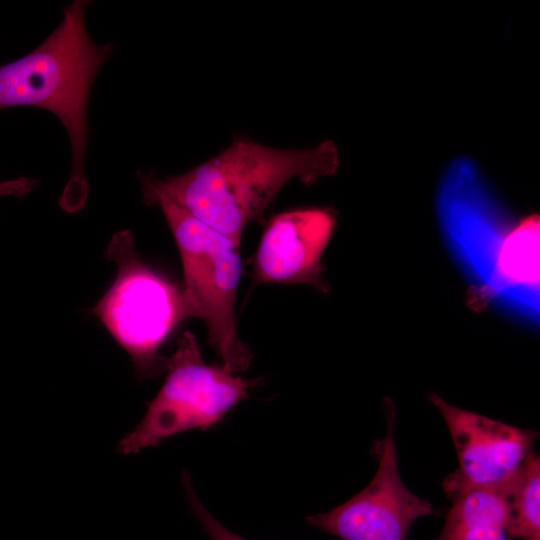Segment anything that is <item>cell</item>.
I'll return each mask as SVG.
<instances>
[{
	"mask_svg": "<svg viewBox=\"0 0 540 540\" xmlns=\"http://www.w3.org/2000/svg\"><path fill=\"white\" fill-rule=\"evenodd\" d=\"M508 486L509 483L446 494L452 505L435 540H509Z\"/></svg>",
	"mask_w": 540,
	"mask_h": 540,
	"instance_id": "30bf717a",
	"label": "cell"
},
{
	"mask_svg": "<svg viewBox=\"0 0 540 540\" xmlns=\"http://www.w3.org/2000/svg\"><path fill=\"white\" fill-rule=\"evenodd\" d=\"M144 201L160 207L177 244L184 275L182 292L187 318L202 319L208 342L232 372L252 360L239 338L235 301L242 273L240 244L209 227L139 174Z\"/></svg>",
	"mask_w": 540,
	"mask_h": 540,
	"instance_id": "3957f363",
	"label": "cell"
},
{
	"mask_svg": "<svg viewBox=\"0 0 540 540\" xmlns=\"http://www.w3.org/2000/svg\"><path fill=\"white\" fill-rule=\"evenodd\" d=\"M429 400L440 412L458 458V467L443 482L446 494L506 485L533 453L537 431L454 406L434 392Z\"/></svg>",
	"mask_w": 540,
	"mask_h": 540,
	"instance_id": "52a82bcc",
	"label": "cell"
},
{
	"mask_svg": "<svg viewBox=\"0 0 540 540\" xmlns=\"http://www.w3.org/2000/svg\"><path fill=\"white\" fill-rule=\"evenodd\" d=\"M182 482L192 513L211 540H247L227 529L207 510L193 490L186 473L183 474Z\"/></svg>",
	"mask_w": 540,
	"mask_h": 540,
	"instance_id": "7c38bea8",
	"label": "cell"
},
{
	"mask_svg": "<svg viewBox=\"0 0 540 540\" xmlns=\"http://www.w3.org/2000/svg\"><path fill=\"white\" fill-rule=\"evenodd\" d=\"M335 225L333 213L322 208L295 209L274 216L255 255V280L306 284L327 293L321 258Z\"/></svg>",
	"mask_w": 540,
	"mask_h": 540,
	"instance_id": "ba28073f",
	"label": "cell"
},
{
	"mask_svg": "<svg viewBox=\"0 0 540 540\" xmlns=\"http://www.w3.org/2000/svg\"><path fill=\"white\" fill-rule=\"evenodd\" d=\"M166 379L142 420L118 443L124 455L154 447L178 433L205 430L248 397L258 379L234 375L225 365L205 364L190 331L177 341L165 362Z\"/></svg>",
	"mask_w": 540,
	"mask_h": 540,
	"instance_id": "5b68a950",
	"label": "cell"
},
{
	"mask_svg": "<svg viewBox=\"0 0 540 540\" xmlns=\"http://www.w3.org/2000/svg\"><path fill=\"white\" fill-rule=\"evenodd\" d=\"M395 415L392 401L386 398V435L374 441L378 468L370 483L334 509L307 517L310 525L342 540H406L417 519L438 514L401 478L394 438Z\"/></svg>",
	"mask_w": 540,
	"mask_h": 540,
	"instance_id": "8992f818",
	"label": "cell"
},
{
	"mask_svg": "<svg viewBox=\"0 0 540 540\" xmlns=\"http://www.w3.org/2000/svg\"><path fill=\"white\" fill-rule=\"evenodd\" d=\"M508 537L540 540V459L534 452L508 486Z\"/></svg>",
	"mask_w": 540,
	"mask_h": 540,
	"instance_id": "8fae6325",
	"label": "cell"
},
{
	"mask_svg": "<svg viewBox=\"0 0 540 540\" xmlns=\"http://www.w3.org/2000/svg\"><path fill=\"white\" fill-rule=\"evenodd\" d=\"M37 183V179L27 177L0 182V196L22 197L30 192Z\"/></svg>",
	"mask_w": 540,
	"mask_h": 540,
	"instance_id": "4fadbf2b",
	"label": "cell"
},
{
	"mask_svg": "<svg viewBox=\"0 0 540 540\" xmlns=\"http://www.w3.org/2000/svg\"><path fill=\"white\" fill-rule=\"evenodd\" d=\"M89 3L77 0L65 7L58 27L36 49L0 66V110L15 106L45 109L67 130L72 171L59 203L68 212L80 210L87 197L88 97L100 66L113 49L111 44H95L88 36L84 15Z\"/></svg>",
	"mask_w": 540,
	"mask_h": 540,
	"instance_id": "7a4b0ae2",
	"label": "cell"
},
{
	"mask_svg": "<svg viewBox=\"0 0 540 540\" xmlns=\"http://www.w3.org/2000/svg\"><path fill=\"white\" fill-rule=\"evenodd\" d=\"M338 167L330 141L307 149H278L236 138L191 170L147 180L194 217L240 244L245 226L260 221L291 179L309 185Z\"/></svg>",
	"mask_w": 540,
	"mask_h": 540,
	"instance_id": "6da1fadb",
	"label": "cell"
},
{
	"mask_svg": "<svg viewBox=\"0 0 540 540\" xmlns=\"http://www.w3.org/2000/svg\"><path fill=\"white\" fill-rule=\"evenodd\" d=\"M106 256L117 265V276L92 313L129 354L135 375L153 377L165 370L161 346L187 318L182 288L141 261L129 230L112 237Z\"/></svg>",
	"mask_w": 540,
	"mask_h": 540,
	"instance_id": "277c9868",
	"label": "cell"
},
{
	"mask_svg": "<svg viewBox=\"0 0 540 540\" xmlns=\"http://www.w3.org/2000/svg\"><path fill=\"white\" fill-rule=\"evenodd\" d=\"M539 215L526 216L506 229L495 248L491 273L481 285L466 293L467 305L475 311L486 308L494 298L508 290L539 291L540 285Z\"/></svg>",
	"mask_w": 540,
	"mask_h": 540,
	"instance_id": "9c48e42d",
	"label": "cell"
}]
</instances>
